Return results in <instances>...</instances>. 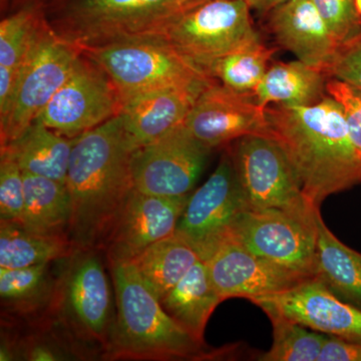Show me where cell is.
<instances>
[{
    "instance_id": "1",
    "label": "cell",
    "mask_w": 361,
    "mask_h": 361,
    "mask_svg": "<svg viewBox=\"0 0 361 361\" xmlns=\"http://www.w3.org/2000/svg\"><path fill=\"white\" fill-rule=\"evenodd\" d=\"M266 118L269 137L284 149L311 206L319 208L330 195L360 184L361 159L334 97L307 106L272 104Z\"/></svg>"
},
{
    "instance_id": "2",
    "label": "cell",
    "mask_w": 361,
    "mask_h": 361,
    "mask_svg": "<svg viewBox=\"0 0 361 361\" xmlns=\"http://www.w3.org/2000/svg\"><path fill=\"white\" fill-rule=\"evenodd\" d=\"M137 148L118 115L73 139L66 186L68 229L78 245L94 246L108 237L135 188L132 157Z\"/></svg>"
},
{
    "instance_id": "3",
    "label": "cell",
    "mask_w": 361,
    "mask_h": 361,
    "mask_svg": "<svg viewBox=\"0 0 361 361\" xmlns=\"http://www.w3.org/2000/svg\"><path fill=\"white\" fill-rule=\"evenodd\" d=\"M118 316L114 334L116 353L132 357H198L196 341L164 310L130 260L110 259Z\"/></svg>"
},
{
    "instance_id": "4",
    "label": "cell",
    "mask_w": 361,
    "mask_h": 361,
    "mask_svg": "<svg viewBox=\"0 0 361 361\" xmlns=\"http://www.w3.org/2000/svg\"><path fill=\"white\" fill-rule=\"evenodd\" d=\"M49 8L54 32L80 51L156 37L180 0H59Z\"/></svg>"
},
{
    "instance_id": "5",
    "label": "cell",
    "mask_w": 361,
    "mask_h": 361,
    "mask_svg": "<svg viewBox=\"0 0 361 361\" xmlns=\"http://www.w3.org/2000/svg\"><path fill=\"white\" fill-rule=\"evenodd\" d=\"M156 39L204 71L215 59L261 42L248 0H205L180 6L164 21Z\"/></svg>"
},
{
    "instance_id": "6",
    "label": "cell",
    "mask_w": 361,
    "mask_h": 361,
    "mask_svg": "<svg viewBox=\"0 0 361 361\" xmlns=\"http://www.w3.org/2000/svg\"><path fill=\"white\" fill-rule=\"evenodd\" d=\"M80 51L106 73L122 99L166 87H205L215 80L156 37L126 40Z\"/></svg>"
},
{
    "instance_id": "7",
    "label": "cell",
    "mask_w": 361,
    "mask_h": 361,
    "mask_svg": "<svg viewBox=\"0 0 361 361\" xmlns=\"http://www.w3.org/2000/svg\"><path fill=\"white\" fill-rule=\"evenodd\" d=\"M80 56L82 51L59 37L47 21L20 71L8 108L0 116L1 146L18 139L37 120Z\"/></svg>"
},
{
    "instance_id": "8",
    "label": "cell",
    "mask_w": 361,
    "mask_h": 361,
    "mask_svg": "<svg viewBox=\"0 0 361 361\" xmlns=\"http://www.w3.org/2000/svg\"><path fill=\"white\" fill-rule=\"evenodd\" d=\"M318 211L247 209L233 223L230 233L259 257L312 278L315 277Z\"/></svg>"
},
{
    "instance_id": "9",
    "label": "cell",
    "mask_w": 361,
    "mask_h": 361,
    "mask_svg": "<svg viewBox=\"0 0 361 361\" xmlns=\"http://www.w3.org/2000/svg\"><path fill=\"white\" fill-rule=\"evenodd\" d=\"M230 155L250 210L310 212L319 209L306 200L288 157L269 135L240 137Z\"/></svg>"
},
{
    "instance_id": "10",
    "label": "cell",
    "mask_w": 361,
    "mask_h": 361,
    "mask_svg": "<svg viewBox=\"0 0 361 361\" xmlns=\"http://www.w3.org/2000/svg\"><path fill=\"white\" fill-rule=\"evenodd\" d=\"M122 104V97L110 78L82 52L71 77L37 120L75 139L115 118Z\"/></svg>"
},
{
    "instance_id": "11",
    "label": "cell",
    "mask_w": 361,
    "mask_h": 361,
    "mask_svg": "<svg viewBox=\"0 0 361 361\" xmlns=\"http://www.w3.org/2000/svg\"><path fill=\"white\" fill-rule=\"evenodd\" d=\"M211 151L183 123L160 139L135 149L132 157L135 189L161 197L190 195Z\"/></svg>"
},
{
    "instance_id": "12",
    "label": "cell",
    "mask_w": 361,
    "mask_h": 361,
    "mask_svg": "<svg viewBox=\"0 0 361 361\" xmlns=\"http://www.w3.org/2000/svg\"><path fill=\"white\" fill-rule=\"evenodd\" d=\"M247 209L231 155L225 154L208 180L190 194L175 233L205 261Z\"/></svg>"
},
{
    "instance_id": "13",
    "label": "cell",
    "mask_w": 361,
    "mask_h": 361,
    "mask_svg": "<svg viewBox=\"0 0 361 361\" xmlns=\"http://www.w3.org/2000/svg\"><path fill=\"white\" fill-rule=\"evenodd\" d=\"M211 149L248 135H269L266 109L253 94H243L213 80L201 90L184 122Z\"/></svg>"
},
{
    "instance_id": "14",
    "label": "cell",
    "mask_w": 361,
    "mask_h": 361,
    "mask_svg": "<svg viewBox=\"0 0 361 361\" xmlns=\"http://www.w3.org/2000/svg\"><path fill=\"white\" fill-rule=\"evenodd\" d=\"M251 302L265 313H278L325 336L361 342V310L342 300L318 278Z\"/></svg>"
},
{
    "instance_id": "15",
    "label": "cell",
    "mask_w": 361,
    "mask_h": 361,
    "mask_svg": "<svg viewBox=\"0 0 361 361\" xmlns=\"http://www.w3.org/2000/svg\"><path fill=\"white\" fill-rule=\"evenodd\" d=\"M204 262L223 301L233 297L251 301L310 279L252 253L230 231Z\"/></svg>"
},
{
    "instance_id": "16",
    "label": "cell",
    "mask_w": 361,
    "mask_h": 361,
    "mask_svg": "<svg viewBox=\"0 0 361 361\" xmlns=\"http://www.w3.org/2000/svg\"><path fill=\"white\" fill-rule=\"evenodd\" d=\"M189 197L156 196L134 188L106 237L110 259L132 260L147 247L175 234Z\"/></svg>"
},
{
    "instance_id": "17",
    "label": "cell",
    "mask_w": 361,
    "mask_h": 361,
    "mask_svg": "<svg viewBox=\"0 0 361 361\" xmlns=\"http://www.w3.org/2000/svg\"><path fill=\"white\" fill-rule=\"evenodd\" d=\"M266 16L268 28L280 47L324 73L338 44L312 0H286Z\"/></svg>"
},
{
    "instance_id": "18",
    "label": "cell",
    "mask_w": 361,
    "mask_h": 361,
    "mask_svg": "<svg viewBox=\"0 0 361 361\" xmlns=\"http://www.w3.org/2000/svg\"><path fill=\"white\" fill-rule=\"evenodd\" d=\"M205 87H166L123 99L118 116L135 146L156 141L183 125Z\"/></svg>"
},
{
    "instance_id": "19",
    "label": "cell",
    "mask_w": 361,
    "mask_h": 361,
    "mask_svg": "<svg viewBox=\"0 0 361 361\" xmlns=\"http://www.w3.org/2000/svg\"><path fill=\"white\" fill-rule=\"evenodd\" d=\"M66 301L78 324L90 336L102 338L110 324V285L96 256L78 259L66 282Z\"/></svg>"
},
{
    "instance_id": "20",
    "label": "cell",
    "mask_w": 361,
    "mask_h": 361,
    "mask_svg": "<svg viewBox=\"0 0 361 361\" xmlns=\"http://www.w3.org/2000/svg\"><path fill=\"white\" fill-rule=\"evenodd\" d=\"M44 11L39 6L20 7L0 23V116L8 108L20 71L47 25Z\"/></svg>"
},
{
    "instance_id": "21",
    "label": "cell",
    "mask_w": 361,
    "mask_h": 361,
    "mask_svg": "<svg viewBox=\"0 0 361 361\" xmlns=\"http://www.w3.org/2000/svg\"><path fill=\"white\" fill-rule=\"evenodd\" d=\"M222 301L208 266L200 260L166 294L161 303L176 322L204 344L207 323Z\"/></svg>"
},
{
    "instance_id": "22",
    "label": "cell",
    "mask_w": 361,
    "mask_h": 361,
    "mask_svg": "<svg viewBox=\"0 0 361 361\" xmlns=\"http://www.w3.org/2000/svg\"><path fill=\"white\" fill-rule=\"evenodd\" d=\"M73 139L54 132L35 120L14 141L1 146L21 171L66 184Z\"/></svg>"
},
{
    "instance_id": "23",
    "label": "cell",
    "mask_w": 361,
    "mask_h": 361,
    "mask_svg": "<svg viewBox=\"0 0 361 361\" xmlns=\"http://www.w3.org/2000/svg\"><path fill=\"white\" fill-rule=\"evenodd\" d=\"M326 75L300 61L275 63L254 92L263 109L272 104L287 106H312L329 96Z\"/></svg>"
},
{
    "instance_id": "24",
    "label": "cell",
    "mask_w": 361,
    "mask_h": 361,
    "mask_svg": "<svg viewBox=\"0 0 361 361\" xmlns=\"http://www.w3.org/2000/svg\"><path fill=\"white\" fill-rule=\"evenodd\" d=\"M315 277L341 297L361 306V254L344 245L316 215Z\"/></svg>"
},
{
    "instance_id": "25",
    "label": "cell",
    "mask_w": 361,
    "mask_h": 361,
    "mask_svg": "<svg viewBox=\"0 0 361 361\" xmlns=\"http://www.w3.org/2000/svg\"><path fill=\"white\" fill-rule=\"evenodd\" d=\"M200 260L196 249L175 233L147 247L130 261L161 300Z\"/></svg>"
},
{
    "instance_id": "26",
    "label": "cell",
    "mask_w": 361,
    "mask_h": 361,
    "mask_svg": "<svg viewBox=\"0 0 361 361\" xmlns=\"http://www.w3.org/2000/svg\"><path fill=\"white\" fill-rule=\"evenodd\" d=\"M25 208L20 225L39 234L61 235L70 225L71 199L59 180L23 172Z\"/></svg>"
},
{
    "instance_id": "27",
    "label": "cell",
    "mask_w": 361,
    "mask_h": 361,
    "mask_svg": "<svg viewBox=\"0 0 361 361\" xmlns=\"http://www.w3.org/2000/svg\"><path fill=\"white\" fill-rule=\"evenodd\" d=\"M70 253V244L61 235L39 234L18 223L1 221L0 268L49 264Z\"/></svg>"
},
{
    "instance_id": "28",
    "label": "cell",
    "mask_w": 361,
    "mask_h": 361,
    "mask_svg": "<svg viewBox=\"0 0 361 361\" xmlns=\"http://www.w3.org/2000/svg\"><path fill=\"white\" fill-rule=\"evenodd\" d=\"M275 52L276 49L258 42L215 59L206 66L205 71L229 89L254 94Z\"/></svg>"
},
{
    "instance_id": "29",
    "label": "cell",
    "mask_w": 361,
    "mask_h": 361,
    "mask_svg": "<svg viewBox=\"0 0 361 361\" xmlns=\"http://www.w3.org/2000/svg\"><path fill=\"white\" fill-rule=\"evenodd\" d=\"M273 325L270 350L259 356L262 361H318L327 336L275 312H267Z\"/></svg>"
},
{
    "instance_id": "30",
    "label": "cell",
    "mask_w": 361,
    "mask_h": 361,
    "mask_svg": "<svg viewBox=\"0 0 361 361\" xmlns=\"http://www.w3.org/2000/svg\"><path fill=\"white\" fill-rule=\"evenodd\" d=\"M47 264L6 269L0 268V296L9 303H25L44 293Z\"/></svg>"
},
{
    "instance_id": "31",
    "label": "cell",
    "mask_w": 361,
    "mask_h": 361,
    "mask_svg": "<svg viewBox=\"0 0 361 361\" xmlns=\"http://www.w3.org/2000/svg\"><path fill=\"white\" fill-rule=\"evenodd\" d=\"M25 208L23 172L6 151L0 156V219L20 224Z\"/></svg>"
},
{
    "instance_id": "32",
    "label": "cell",
    "mask_w": 361,
    "mask_h": 361,
    "mask_svg": "<svg viewBox=\"0 0 361 361\" xmlns=\"http://www.w3.org/2000/svg\"><path fill=\"white\" fill-rule=\"evenodd\" d=\"M337 44L348 42L361 32V16L355 0H312Z\"/></svg>"
},
{
    "instance_id": "33",
    "label": "cell",
    "mask_w": 361,
    "mask_h": 361,
    "mask_svg": "<svg viewBox=\"0 0 361 361\" xmlns=\"http://www.w3.org/2000/svg\"><path fill=\"white\" fill-rule=\"evenodd\" d=\"M324 73L361 90V32L337 47Z\"/></svg>"
},
{
    "instance_id": "34",
    "label": "cell",
    "mask_w": 361,
    "mask_h": 361,
    "mask_svg": "<svg viewBox=\"0 0 361 361\" xmlns=\"http://www.w3.org/2000/svg\"><path fill=\"white\" fill-rule=\"evenodd\" d=\"M326 92L341 104L351 140L361 159V90L336 78H330L327 80Z\"/></svg>"
},
{
    "instance_id": "35",
    "label": "cell",
    "mask_w": 361,
    "mask_h": 361,
    "mask_svg": "<svg viewBox=\"0 0 361 361\" xmlns=\"http://www.w3.org/2000/svg\"><path fill=\"white\" fill-rule=\"evenodd\" d=\"M318 361H361V342L327 336Z\"/></svg>"
},
{
    "instance_id": "36",
    "label": "cell",
    "mask_w": 361,
    "mask_h": 361,
    "mask_svg": "<svg viewBox=\"0 0 361 361\" xmlns=\"http://www.w3.org/2000/svg\"><path fill=\"white\" fill-rule=\"evenodd\" d=\"M59 0H1L2 7H11V8L18 9L23 6H39L47 9V7L58 2Z\"/></svg>"
},
{
    "instance_id": "37",
    "label": "cell",
    "mask_w": 361,
    "mask_h": 361,
    "mask_svg": "<svg viewBox=\"0 0 361 361\" xmlns=\"http://www.w3.org/2000/svg\"><path fill=\"white\" fill-rule=\"evenodd\" d=\"M284 1L286 0H248L251 11H255L256 13L263 16H266L271 9Z\"/></svg>"
},
{
    "instance_id": "38",
    "label": "cell",
    "mask_w": 361,
    "mask_h": 361,
    "mask_svg": "<svg viewBox=\"0 0 361 361\" xmlns=\"http://www.w3.org/2000/svg\"><path fill=\"white\" fill-rule=\"evenodd\" d=\"M30 360H56V355L51 349L44 346H37L30 351Z\"/></svg>"
},
{
    "instance_id": "39",
    "label": "cell",
    "mask_w": 361,
    "mask_h": 361,
    "mask_svg": "<svg viewBox=\"0 0 361 361\" xmlns=\"http://www.w3.org/2000/svg\"><path fill=\"white\" fill-rule=\"evenodd\" d=\"M355 7L356 11H357L358 13L361 16V0H355Z\"/></svg>"
},
{
    "instance_id": "40",
    "label": "cell",
    "mask_w": 361,
    "mask_h": 361,
    "mask_svg": "<svg viewBox=\"0 0 361 361\" xmlns=\"http://www.w3.org/2000/svg\"><path fill=\"white\" fill-rule=\"evenodd\" d=\"M202 1H205V0H190V1H188L187 4H184V6H188V4H199V2Z\"/></svg>"
},
{
    "instance_id": "41",
    "label": "cell",
    "mask_w": 361,
    "mask_h": 361,
    "mask_svg": "<svg viewBox=\"0 0 361 361\" xmlns=\"http://www.w3.org/2000/svg\"><path fill=\"white\" fill-rule=\"evenodd\" d=\"M188 1H190V0H180V7L184 6Z\"/></svg>"
}]
</instances>
